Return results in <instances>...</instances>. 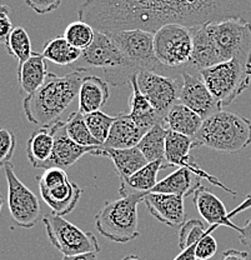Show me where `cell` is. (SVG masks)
Instances as JSON below:
<instances>
[{
    "instance_id": "cell-6",
    "label": "cell",
    "mask_w": 251,
    "mask_h": 260,
    "mask_svg": "<svg viewBox=\"0 0 251 260\" xmlns=\"http://www.w3.org/2000/svg\"><path fill=\"white\" fill-rule=\"evenodd\" d=\"M205 26L220 63L239 60L251 67V23L229 19Z\"/></svg>"
},
{
    "instance_id": "cell-30",
    "label": "cell",
    "mask_w": 251,
    "mask_h": 260,
    "mask_svg": "<svg viewBox=\"0 0 251 260\" xmlns=\"http://www.w3.org/2000/svg\"><path fill=\"white\" fill-rule=\"evenodd\" d=\"M65 126L69 138L77 144L83 146H101L100 143L91 135L84 119V114L79 110L70 114L65 120Z\"/></svg>"
},
{
    "instance_id": "cell-19",
    "label": "cell",
    "mask_w": 251,
    "mask_h": 260,
    "mask_svg": "<svg viewBox=\"0 0 251 260\" xmlns=\"http://www.w3.org/2000/svg\"><path fill=\"white\" fill-rule=\"evenodd\" d=\"M91 154L109 158L114 164L115 172L118 173L120 180L131 177L134 173H136L137 170L141 169L144 165L149 162L137 146L126 149H112L98 146Z\"/></svg>"
},
{
    "instance_id": "cell-18",
    "label": "cell",
    "mask_w": 251,
    "mask_h": 260,
    "mask_svg": "<svg viewBox=\"0 0 251 260\" xmlns=\"http://www.w3.org/2000/svg\"><path fill=\"white\" fill-rule=\"evenodd\" d=\"M185 198L174 194L154 193L145 194L142 202L154 218L160 223L176 228L185 223Z\"/></svg>"
},
{
    "instance_id": "cell-40",
    "label": "cell",
    "mask_w": 251,
    "mask_h": 260,
    "mask_svg": "<svg viewBox=\"0 0 251 260\" xmlns=\"http://www.w3.org/2000/svg\"><path fill=\"white\" fill-rule=\"evenodd\" d=\"M249 254L247 251H241L236 250V249H229V250H225L223 253V259L221 260H244L247 258Z\"/></svg>"
},
{
    "instance_id": "cell-16",
    "label": "cell",
    "mask_w": 251,
    "mask_h": 260,
    "mask_svg": "<svg viewBox=\"0 0 251 260\" xmlns=\"http://www.w3.org/2000/svg\"><path fill=\"white\" fill-rule=\"evenodd\" d=\"M179 102L198 113L202 119H206L212 114L220 112L223 108V105L210 93L200 75L191 74L188 72L182 73Z\"/></svg>"
},
{
    "instance_id": "cell-25",
    "label": "cell",
    "mask_w": 251,
    "mask_h": 260,
    "mask_svg": "<svg viewBox=\"0 0 251 260\" xmlns=\"http://www.w3.org/2000/svg\"><path fill=\"white\" fill-rule=\"evenodd\" d=\"M48 74L47 59L40 53H33L28 60L18 65V81L21 91L26 95L34 93L44 84Z\"/></svg>"
},
{
    "instance_id": "cell-13",
    "label": "cell",
    "mask_w": 251,
    "mask_h": 260,
    "mask_svg": "<svg viewBox=\"0 0 251 260\" xmlns=\"http://www.w3.org/2000/svg\"><path fill=\"white\" fill-rule=\"evenodd\" d=\"M89 68L98 69H114V68H129L135 70L131 64L126 60L119 48L113 42L106 32L96 30L93 43L84 49L79 61L74 64V69L86 72ZM136 72V70H135Z\"/></svg>"
},
{
    "instance_id": "cell-26",
    "label": "cell",
    "mask_w": 251,
    "mask_h": 260,
    "mask_svg": "<svg viewBox=\"0 0 251 260\" xmlns=\"http://www.w3.org/2000/svg\"><path fill=\"white\" fill-rule=\"evenodd\" d=\"M54 129L51 125L40 126L33 132L26 143V156L28 160L38 169H44L45 164L50 159L54 149Z\"/></svg>"
},
{
    "instance_id": "cell-7",
    "label": "cell",
    "mask_w": 251,
    "mask_h": 260,
    "mask_svg": "<svg viewBox=\"0 0 251 260\" xmlns=\"http://www.w3.org/2000/svg\"><path fill=\"white\" fill-rule=\"evenodd\" d=\"M47 235L56 250L64 255H79L99 253L101 250L98 238L91 232L84 230L56 214H48L43 219Z\"/></svg>"
},
{
    "instance_id": "cell-22",
    "label": "cell",
    "mask_w": 251,
    "mask_h": 260,
    "mask_svg": "<svg viewBox=\"0 0 251 260\" xmlns=\"http://www.w3.org/2000/svg\"><path fill=\"white\" fill-rule=\"evenodd\" d=\"M144 134L129 114H119L115 116L109 135L101 146L112 149L133 148L139 144Z\"/></svg>"
},
{
    "instance_id": "cell-32",
    "label": "cell",
    "mask_w": 251,
    "mask_h": 260,
    "mask_svg": "<svg viewBox=\"0 0 251 260\" xmlns=\"http://www.w3.org/2000/svg\"><path fill=\"white\" fill-rule=\"evenodd\" d=\"M95 32L96 30L90 24L85 23L83 20H77L74 23H70L66 26L63 37L73 47L84 50L93 43L94 38H95Z\"/></svg>"
},
{
    "instance_id": "cell-20",
    "label": "cell",
    "mask_w": 251,
    "mask_h": 260,
    "mask_svg": "<svg viewBox=\"0 0 251 260\" xmlns=\"http://www.w3.org/2000/svg\"><path fill=\"white\" fill-rule=\"evenodd\" d=\"M128 83L131 86V95L129 99V108H130L129 116L137 124V126L142 132L147 133L156 124L165 123L164 119L154 109L147 96L140 91L139 85H137L136 73L131 75Z\"/></svg>"
},
{
    "instance_id": "cell-33",
    "label": "cell",
    "mask_w": 251,
    "mask_h": 260,
    "mask_svg": "<svg viewBox=\"0 0 251 260\" xmlns=\"http://www.w3.org/2000/svg\"><path fill=\"white\" fill-rule=\"evenodd\" d=\"M211 226L207 228L204 221L199 219H190L186 220L179 230V248L180 250L190 248L198 244L207 233L211 230Z\"/></svg>"
},
{
    "instance_id": "cell-31",
    "label": "cell",
    "mask_w": 251,
    "mask_h": 260,
    "mask_svg": "<svg viewBox=\"0 0 251 260\" xmlns=\"http://www.w3.org/2000/svg\"><path fill=\"white\" fill-rule=\"evenodd\" d=\"M8 53L19 61V64H23L28 60L34 53L31 50V40L28 31L23 26H15L10 32L7 43H5ZM18 64V65H19Z\"/></svg>"
},
{
    "instance_id": "cell-3",
    "label": "cell",
    "mask_w": 251,
    "mask_h": 260,
    "mask_svg": "<svg viewBox=\"0 0 251 260\" xmlns=\"http://www.w3.org/2000/svg\"><path fill=\"white\" fill-rule=\"evenodd\" d=\"M194 144L220 153H239L251 144V121L239 114L220 110L204 119Z\"/></svg>"
},
{
    "instance_id": "cell-36",
    "label": "cell",
    "mask_w": 251,
    "mask_h": 260,
    "mask_svg": "<svg viewBox=\"0 0 251 260\" xmlns=\"http://www.w3.org/2000/svg\"><path fill=\"white\" fill-rule=\"evenodd\" d=\"M219 226L212 225L211 230L205 235L204 238L196 244L195 248V255L198 260H209L217 254L218 251V242L214 237H212V232L217 230Z\"/></svg>"
},
{
    "instance_id": "cell-14",
    "label": "cell",
    "mask_w": 251,
    "mask_h": 260,
    "mask_svg": "<svg viewBox=\"0 0 251 260\" xmlns=\"http://www.w3.org/2000/svg\"><path fill=\"white\" fill-rule=\"evenodd\" d=\"M195 148L194 140L191 138L185 137V135L179 134V133L167 130L166 142H165V159L167 167H179L186 168L194 174L198 175L200 179H206L207 181L218 188L223 189L226 193L236 195V191L231 190L226 185H224L223 181L219 180L217 177L209 174L195 161L193 155H190L191 149Z\"/></svg>"
},
{
    "instance_id": "cell-9",
    "label": "cell",
    "mask_w": 251,
    "mask_h": 260,
    "mask_svg": "<svg viewBox=\"0 0 251 260\" xmlns=\"http://www.w3.org/2000/svg\"><path fill=\"white\" fill-rule=\"evenodd\" d=\"M191 28L166 24L154 32V50L159 63L169 68L189 67L193 56Z\"/></svg>"
},
{
    "instance_id": "cell-28",
    "label": "cell",
    "mask_w": 251,
    "mask_h": 260,
    "mask_svg": "<svg viewBox=\"0 0 251 260\" xmlns=\"http://www.w3.org/2000/svg\"><path fill=\"white\" fill-rule=\"evenodd\" d=\"M167 130L169 129L166 128L165 123L156 124L149 132L145 133L144 137L139 142V144L136 145L140 149V151L144 154L148 161L161 160L166 164L165 142Z\"/></svg>"
},
{
    "instance_id": "cell-42",
    "label": "cell",
    "mask_w": 251,
    "mask_h": 260,
    "mask_svg": "<svg viewBox=\"0 0 251 260\" xmlns=\"http://www.w3.org/2000/svg\"><path fill=\"white\" fill-rule=\"evenodd\" d=\"M98 253H86V254H79V255H70L66 256L64 255V258L61 260H99Z\"/></svg>"
},
{
    "instance_id": "cell-8",
    "label": "cell",
    "mask_w": 251,
    "mask_h": 260,
    "mask_svg": "<svg viewBox=\"0 0 251 260\" xmlns=\"http://www.w3.org/2000/svg\"><path fill=\"white\" fill-rule=\"evenodd\" d=\"M37 180L42 199L53 214L64 216L75 209L83 190L77 183L70 180L65 170L60 168L44 169Z\"/></svg>"
},
{
    "instance_id": "cell-38",
    "label": "cell",
    "mask_w": 251,
    "mask_h": 260,
    "mask_svg": "<svg viewBox=\"0 0 251 260\" xmlns=\"http://www.w3.org/2000/svg\"><path fill=\"white\" fill-rule=\"evenodd\" d=\"M10 14V8L7 5H3L2 10H0V44H5L9 38L10 32L14 28H13L12 20L9 18Z\"/></svg>"
},
{
    "instance_id": "cell-29",
    "label": "cell",
    "mask_w": 251,
    "mask_h": 260,
    "mask_svg": "<svg viewBox=\"0 0 251 260\" xmlns=\"http://www.w3.org/2000/svg\"><path fill=\"white\" fill-rule=\"evenodd\" d=\"M82 53L83 50L73 47L64 37H55L44 45L40 54L51 63L67 67L77 64Z\"/></svg>"
},
{
    "instance_id": "cell-21",
    "label": "cell",
    "mask_w": 251,
    "mask_h": 260,
    "mask_svg": "<svg viewBox=\"0 0 251 260\" xmlns=\"http://www.w3.org/2000/svg\"><path fill=\"white\" fill-rule=\"evenodd\" d=\"M110 96L109 84L106 80L101 79L96 75L84 77L80 85L78 102H79V112L89 114L101 110L107 103Z\"/></svg>"
},
{
    "instance_id": "cell-35",
    "label": "cell",
    "mask_w": 251,
    "mask_h": 260,
    "mask_svg": "<svg viewBox=\"0 0 251 260\" xmlns=\"http://www.w3.org/2000/svg\"><path fill=\"white\" fill-rule=\"evenodd\" d=\"M17 148V137L9 129L0 128V168H4L12 160Z\"/></svg>"
},
{
    "instance_id": "cell-17",
    "label": "cell",
    "mask_w": 251,
    "mask_h": 260,
    "mask_svg": "<svg viewBox=\"0 0 251 260\" xmlns=\"http://www.w3.org/2000/svg\"><path fill=\"white\" fill-rule=\"evenodd\" d=\"M54 149L50 159L45 164L44 169L60 168L66 170L75 164L85 154H91L98 146H83L73 142L66 133L65 120H59L53 124Z\"/></svg>"
},
{
    "instance_id": "cell-2",
    "label": "cell",
    "mask_w": 251,
    "mask_h": 260,
    "mask_svg": "<svg viewBox=\"0 0 251 260\" xmlns=\"http://www.w3.org/2000/svg\"><path fill=\"white\" fill-rule=\"evenodd\" d=\"M84 73L74 69L63 77L49 73L38 90L24 98L23 110L26 119L40 126L51 125L60 120L63 113L79 94Z\"/></svg>"
},
{
    "instance_id": "cell-27",
    "label": "cell",
    "mask_w": 251,
    "mask_h": 260,
    "mask_svg": "<svg viewBox=\"0 0 251 260\" xmlns=\"http://www.w3.org/2000/svg\"><path fill=\"white\" fill-rule=\"evenodd\" d=\"M164 121H165L166 128L169 130L179 133V134L185 135V137L191 138L194 140V138L196 137V134L201 128L204 119L183 103L177 102L167 112Z\"/></svg>"
},
{
    "instance_id": "cell-24",
    "label": "cell",
    "mask_w": 251,
    "mask_h": 260,
    "mask_svg": "<svg viewBox=\"0 0 251 260\" xmlns=\"http://www.w3.org/2000/svg\"><path fill=\"white\" fill-rule=\"evenodd\" d=\"M166 168L165 162L161 160L149 161L131 177L120 180L119 194L120 197H125L133 193H149L158 184V173Z\"/></svg>"
},
{
    "instance_id": "cell-41",
    "label": "cell",
    "mask_w": 251,
    "mask_h": 260,
    "mask_svg": "<svg viewBox=\"0 0 251 260\" xmlns=\"http://www.w3.org/2000/svg\"><path fill=\"white\" fill-rule=\"evenodd\" d=\"M195 248L196 244L195 245L190 246V248L185 249V250H182L172 260H198L195 255Z\"/></svg>"
},
{
    "instance_id": "cell-39",
    "label": "cell",
    "mask_w": 251,
    "mask_h": 260,
    "mask_svg": "<svg viewBox=\"0 0 251 260\" xmlns=\"http://www.w3.org/2000/svg\"><path fill=\"white\" fill-rule=\"evenodd\" d=\"M239 240L242 245L247 246V248L251 249V219L246 224H245L244 226L240 228Z\"/></svg>"
},
{
    "instance_id": "cell-5",
    "label": "cell",
    "mask_w": 251,
    "mask_h": 260,
    "mask_svg": "<svg viewBox=\"0 0 251 260\" xmlns=\"http://www.w3.org/2000/svg\"><path fill=\"white\" fill-rule=\"evenodd\" d=\"M198 74L215 99L226 107L249 88L251 67L239 60H229L202 69Z\"/></svg>"
},
{
    "instance_id": "cell-4",
    "label": "cell",
    "mask_w": 251,
    "mask_h": 260,
    "mask_svg": "<svg viewBox=\"0 0 251 260\" xmlns=\"http://www.w3.org/2000/svg\"><path fill=\"white\" fill-rule=\"evenodd\" d=\"M147 193H133L115 200H107L95 215V228L114 243L125 244L140 235L137 205Z\"/></svg>"
},
{
    "instance_id": "cell-11",
    "label": "cell",
    "mask_w": 251,
    "mask_h": 260,
    "mask_svg": "<svg viewBox=\"0 0 251 260\" xmlns=\"http://www.w3.org/2000/svg\"><path fill=\"white\" fill-rule=\"evenodd\" d=\"M113 42L123 53L126 60L131 64L136 72L139 70H151L155 72L160 65L154 50V32L131 29L106 32Z\"/></svg>"
},
{
    "instance_id": "cell-43",
    "label": "cell",
    "mask_w": 251,
    "mask_h": 260,
    "mask_svg": "<svg viewBox=\"0 0 251 260\" xmlns=\"http://www.w3.org/2000/svg\"><path fill=\"white\" fill-rule=\"evenodd\" d=\"M123 260H141L137 255H134V254H130V255H126Z\"/></svg>"
},
{
    "instance_id": "cell-37",
    "label": "cell",
    "mask_w": 251,
    "mask_h": 260,
    "mask_svg": "<svg viewBox=\"0 0 251 260\" xmlns=\"http://www.w3.org/2000/svg\"><path fill=\"white\" fill-rule=\"evenodd\" d=\"M61 2L63 0H24V3L39 15L48 14L56 10L61 5Z\"/></svg>"
},
{
    "instance_id": "cell-1",
    "label": "cell",
    "mask_w": 251,
    "mask_h": 260,
    "mask_svg": "<svg viewBox=\"0 0 251 260\" xmlns=\"http://www.w3.org/2000/svg\"><path fill=\"white\" fill-rule=\"evenodd\" d=\"M78 18L101 32H155L166 24L195 28L229 19L251 23V0H85Z\"/></svg>"
},
{
    "instance_id": "cell-12",
    "label": "cell",
    "mask_w": 251,
    "mask_h": 260,
    "mask_svg": "<svg viewBox=\"0 0 251 260\" xmlns=\"http://www.w3.org/2000/svg\"><path fill=\"white\" fill-rule=\"evenodd\" d=\"M136 79L140 91L147 96L156 113L165 120L167 112L179 102L182 84L151 70H139Z\"/></svg>"
},
{
    "instance_id": "cell-23",
    "label": "cell",
    "mask_w": 251,
    "mask_h": 260,
    "mask_svg": "<svg viewBox=\"0 0 251 260\" xmlns=\"http://www.w3.org/2000/svg\"><path fill=\"white\" fill-rule=\"evenodd\" d=\"M200 179L186 168H177L175 172L169 174L163 180L158 181L151 191L154 193L174 194L183 198H189L194 195L196 189L201 185Z\"/></svg>"
},
{
    "instance_id": "cell-34",
    "label": "cell",
    "mask_w": 251,
    "mask_h": 260,
    "mask_svg": "<svg viewBox=\"0 0 251 260\" xmlns=\"http://www.w3.org/2000/svg\"><path fill=\"white\" fill-rule=\"evenodd\" d=\"M84 119H85V123L89 130H90L91 135L101 145L104 144L107 135H109L110 128H112L113 123H114L115 116H110L104 112H101V110H98V112L84 114Z\"/></svg>"
},
{
    "instance_id": "cell-46",
    "label": "cell",
    "mask_w": 251,
    "mask_h": 260,
    "mask_svg": "<svg viewBox=\"0 0 251 260\" xmlns=\"http://www.w3.org/2000/svg\"><path fill=\"white\" fill-rule=\"evenodd\" d=\"M2 8H3V5H2V4H0V10H2Z\"/></svg>"
},
{
    "instance_id": "cell-15",
    "label": "cell",
    "mask_w": 251,
    "mask_h": 260,
    "mask_svg": "<svg viewBox=\"0 0 251 260\" xmlns=\"http://www.w3.org/2000/svg\"><path fill=\"white\" fill-rule=\"evenodd\" d=\"M193 202L198 213L210 226H228L239 233L240 226L235 225L231 219L240 211L249 209L251 207V195H249L242 202V204H240L233 213H228L225 204L219 199L217 195L202 185L199 186L194 193Z\"/></svg>"
},
{
    "instance_id": "cell-45",
    "label": "cell",
    "mask_w": 251,
    "mask_h": 260,
    "mask_svg": "<svg viewBox=\"0 0 251 260\" xmlns=\"http://www.w3.org/2000/svg\"><path fill=\"white\" fill-rule=\"evenodd\" d=\"M244 260H251V259H250V256H247V258H245Z\"/></svg>"
},
{
    "instance_id": "cell-44",
    "label": "cell",
    "mask_w": 251,
    "mask_h": 260,
    "mask_svg": "<svg viewBox=\"0 0 251 260\" xmlns=\"http://www.w3.org/2000/svg\"><path fill=\"white\" fill-rule=\"evenodd\" d=\"M3 205H4V199H3V195L0 194V213H2Z\"/></svg>"
},
{
    "instance_id": "cell-10",
    "label": "cell",
    "mask_w": 251,
    "mask_h": 260,
    "mask_svg": "<svg viewBox=\"0 0 251 260\" xmlns=\"http://www.w3.org/2000/svg\"><path fill=\"white\" fill-rule=\"evenodd\" d=\"M8 183V207L13 220L18 226L30 229L37 225L42 215L39 199L15 174L12 162L4 167Z\"/></svg>"
}]
</instances>
